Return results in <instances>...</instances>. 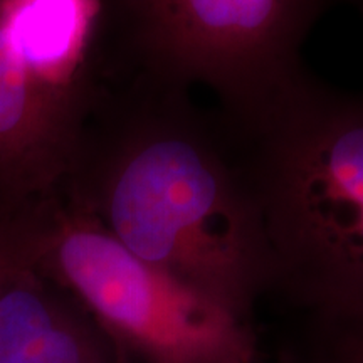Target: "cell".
<instances>
[{"label":"cell","mask_w":363,"mask_h":363,"mask_svg":"<svg viewBox=\"0 0 363 363\" xmlns=\"http://www.w3.org/2000/svg\"><path fill=\"white\" fill-rule=\"evenodd\" d=\"M126 142L83 208L136 257L252 320L269 293L259 211L235 138L184 89Z\"/></svg>","instance_id":"obj_1"},{"label":"cell","mask_w":363,"mask_h":363,"mask_svg":"<svg viewBox=\"0 0 363 363\" xmlns=\"http://www.w3.org/2000/svg\"><path fill=\"white\" fill-rule=\"evenodd\" d=\"M233 135L259 211L269 293L299 311L363 305V99L310 81Z\"/></svg>","instance_id":"obj_2"},{"label":"cell","mask_w":363,"mask_h":363,"mask_svg":"<svg viewBox=\"0 0 363 363\" xmlns=\"http://www.w3.org/2000/svg\"><path fill=\"white\" fill-rule=\"evenodd\" d=\"M38 269L96 323L116 363H259L252 320L121 246L83 208L40 222Z\"/></svg>","instance_id":"obj_3"},{"label":"cell","mask_w":363,"mask_h":363,"mask_svg":"<svg viewBox=\"0 0 363 363\" xmlns=\"http://www.w3.org/2000/svg\"><path fill=\"white\" fill-rule=\"evenodd\" d=\"M162 86H206L249 130L310 83L301 48L330 0H121Z\"/></svg>","instance_id":"obj_4"},{"label":"cell","mask_w":363,"mask_h":363,"mask_svg":"<svg viewBox=\"0 0 363 363\" xmlns=\"http://www.w3.org/2000/svg\"><path fill=\"white\" fill-rule=\"evenodd\" d=\"M74 136V94L40 83L0 30V177L19 192L45 189L69 165Z\"/></svg>","instance_id":"obj_5"},{"label":"cell","mask_w":363,"mask_h":363,"mask_svg":"<svg viewBox=\"0 0 363 363\" xmlns=\"http://www.w3.org/2000/svg\"><path fill=\"white\" fill-rule=\"evenodd\" d=\"M0 363H116L79 303L38 267L0 293Z\"/></svg>","instance_id":"obj_6"},{"label":"cell","mask_w":363,"mask_h":363,"mask_svg":"<svg viewBox=\"0 0 363 363\" xmlns=\"http://www.w3.org/2000/svg\"><path fill=\"white\" fill-rule=\"evenodd\" d=\"M99 0H0V30L40 83L74 94Z\"/></svg>","instance_id":"obj_7"},{"label":"cell","mask_w":363,"mask_h":363,"mask_svg":"<svg viewBox=\"0 0 363 363\" xmlns=\"http://www.w3.org/2000/svg\"><path fill=\"white\" fill-rule=\"evenodd\" d=\"M299 313L269 363H363V305Z\"/></svg>","instance_id":"obj_8"},{"label":"cell","mask_w":363,"mask_h":363,"mask_svg":"<svg viewBox=\"0 0 363 363\" xmlns=\"http://www.w3.org/2000/svg\"><path fill=\"white\" fill-rule=\"evenodd\" d=\"M40 217L0 219V293L22 271L38 267Z\"/></svg>","instance_id":"obj_9"},{"label":"cell","mask_w":363,"mask_h":363,"mask_svg":"<svg viewBox=\"0 0 363 363\" xmlns=\"http://www.w3.org/2000/svg\"><path fill=\"white\" fill-rule=\"evenodd\" d=\"M259 363H269V362H267L266 358H264V355H262V357H261V360H259Z\"/></svg>","instance_id":"obj_10"}]
</instances>
